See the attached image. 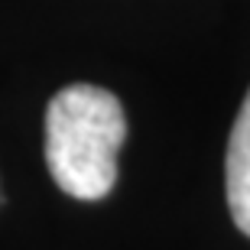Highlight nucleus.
Listing matches in <instances>:
<instances>
[{
  "mask_svg": "<svg viewBox=\"0 0 250 250\" xmlns=\"http://www.w3.org/2000/svg\"><path fill=\"white\" fill-rule=\"evenodd\" d=\"M127 137L121 101L98 84H68L46 111V163L72 198L98 202L117 182V153Z\"/></svg>",
  "mask_w": 250,
  "mask_h": 250,
  "instance_id": "1",
  "label": "nucleus"
},
{
  "mask_svg": "<svg viewBox=\"0 0 250 250\" xmlns=\"http://www.w3.org/2000/svg\"><path fill=\"white\" fill-rule=\"evenodd\" d=\"M224 176H228V208H231V218L250 237V91L244 94L237 121L231 127Z\"/></svg>",
  "mask_w": 250,
  "mask_h": 250,
  "instance_id": "2",
  "label": "nucleus"
}]
</instances>
